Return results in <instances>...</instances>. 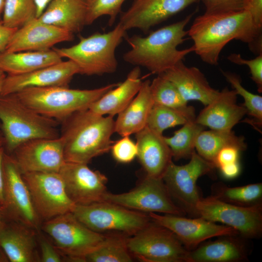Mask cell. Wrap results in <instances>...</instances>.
I'll use <instances>...</instances> for the list:
<instances>
[{
	"instance_id": "b9f144b4",
	"label": "cell",
	"mask_w": 262,
	"mask_h": 262,
	"mask_svg": "<svg viewBox=\"0 0 262 262\" xmlns=\"http://www.w3.org/2000/svg\"><path fill=\"white\" fill-rule=\"evenodd\" d=\"M37 242L40 248V262H64L63 256L55 247L40 233L37 232Z\"/></svg>"
},
{
	"instance_id": "7bdbcfd3",
	"label": "cell",
	"mask_w": 262,
	"mask_h": 262,
	"mask_svg": "<svg viewBox=\"0 0 262 262\" xmlns=\"http://www.w3.org/2000/svg\"><path fill=\"white\" fill-rule=\"evenodd\" d=\"M239 149L233 147H227L222 148L217 154L213 162L215 167L238 162Z\"/></svg>"
},
{
	"instance_id": "30bf717a",
	"label": "cell",
	"mask_w": 262,
	"mask_h": 262,
	"mask_svg": "<svg viewBox=\"0 0 262 262\" xmlns=\"http://www.w3.org/2000/svg\"><path fill=\"white\" fill-rule=\"evenodd\" d=\"M103 201L147 213H159L183 216L186 213L175 203L162 178L147 175L130 191L121 194L107 192Z\"/></svg>"
},
{
	"instance_id": "11a10c76",
	"label": "cell",
	"mask_w": 262,
	"mask_h": 262,
	"mask_svg": "<svg viewBox=\"0 0 262 262\" xmlns=\"http://www.w3.org/2000/svg\"><path fill=\"white\" fill-rule=\"evenodd\" d=\"M2 221H0V226H1V223H2ZM0 251H2V250L1 249V248H0Z\"/></svg>"
},
{
	"instance_id": "681fc988",
	"label": "cell",
	"mask_w": 262,
	"mask_h": 262,
	"mask_svg": "<svg viewBox=\"0 0 262 262\" xmlns=\"http://www.w3.org/2000/svg\"><path fill=\"white\" fill-rule=\"evenodd\" d=\"M6 76L5 73L0 69V93L1 91Z\"/></svg>"
},
{
	"instance_id": "7c38bea8",
	"label": "cell",
	"mask_w": 262,
	"mask_h": 262,
	"mask_svg": "<svg viewBox=\"0 0 262 262\" xmlns=\"http://www.w3.org/2000/svg\"><path fill=\"white\" fill-rule=\"evenodd\" d=\"M22 175L41 221L72 212L76 204L68 196L59 172H33Z\"/></svg>"
},
{
	"instance_id": "d6a6232c",
	"label": "cell",
	"mask_w": 262,
	"mask_h": 262,
	"mask_svg": "<svg viewBox=\"0 0 262 262\" xmlns=\"http://www.w3.org/2000/svg\"><path fill=\"white\" fill-rule=\"evenodd\" d=\"M127 237L119 234H106L102 243L85 257V262H132L133 258L127 246Z\"/></svg>"
},
{
	"instance_id": "7dc6e473",
	"label": "cell",
	"mask_w": 262,
	"mask_h": 262,
	"mask_svg": "<svg viewBox=\"0 0 262 262\" xmlns=\"http://www.w3.org/2000/svg\"><path fill=\"white\" fill-rule=\"evenodd\" d=\"M4 147L0 148V204L2 205L3 204V175L2 169V161L4 153Z\"/></svg>"
},
{
	"instance_id": "ac0fdd59",
	"label": "cell",
	"mask_w": 262,
	"mask_h": 262,
	"mask_svg": "<svg viewBox=\"0 0 262 262\" xmlns=\"http://www.w3.org/2000/svg\"><path fill=\"white\" fill-rule=\"evenodd\" d=\"M200 0H133L121 15L119 23L127 31L144 33Z\"/></svg>"
},
{
	"instance_id": "c3c4849f",
	"label": "cell",
	"mask_w": 262,
	"mask_h": 262,
	"mask_svg": "<svg viewBox=\"0 0 262 262\" xmlns=\"http://www.w3.org/2000/svg\"><path fill=\"white\" fill-rule=\"evenodd\" d=\"M52 0H34L36 7V18L43 12L48 4Z\"/></svg>"
},
{
	"instance_id": "52a82bcc",
	"label": "cell",
	"mask_w": 262,
	"mask_h": 262,
	"mask_svg": "<svg viewBox=\"0 0 262 262\" xmlns=\"http://www.w3.org/2000/svg\"><path fill=\"white\" fill-rule=\"evenodd\" d=\"M72 213L81 222L94 231L126 237L136 234L152 221L148 213L107 201L86 205H76Z\"/></svg>"
},
{
	"instance_id": "ab89813d",
	"label": "cell",
	"mask_w": 262,
	"mask_h": 262,
	"mask_svg": "<svg viewBox=\"0 0 262 262\" xmlns=\"http://www.w3.org/2000/svg\"><path fill=\"white\" fill-rule=\"evenodd\" d=\"M230 62L236 65H246L249 68L252 80L256 84L259 93L262 92V53L255 58L246 60L243 58L240 54L232 53L228 56Z\"/></svg>"
},
{
	"instance_id": "f1b7e54d",
	"label": "cell",
	"mask_w": 262,
	"mask_h": 262,
	"mask_svg": "<svg viewBox=\"0 0 262 262\" xmlns=\"http://www.w3.org/2000/svg\"><path fill=\"white\" fill-rule=\"evenodd\" d=\"M209 242L189 251L188 262H236L245 260L244 247L233 236Z\"/></svg>"
},
{
	"instance_id": "f5cc1de1",
	"label": "cell",
	"mask_w": 262,
	"mask_h": 262,
	"mask_svg": "<svg viewBox=\"0 0 262 262\" xmlns=\"http://www.w3.org/2000/svg\"><path fill=\"white\" fill-rule=\"evenodd\" d=\"M5 220V217L3 207L0 204V221Z\"/></svg>"
},
{
	"instance_id": "44dd1931",
	"label": "cell",
	"mask_w": 262,
	"mask_h": 262,
	"mask_svg": "<svg viewBox=\"0 0 262 262\" xmlns=\"http://www.w3.org/2000/svg\"><path fill=\"white\" fill-rule=\"evenodd\" d=\"M37 232L25 225L13 220L2 222L0 247L11 262H39Z\"/></svg>"
},
{
	"instance_id": "5bb4252c",
	"label": "cell",
	"mask_w": 262,
	"mask_h": 262,
	"mask_svg": "<svg viewBox=\"0 0 262 262\" xmlns=\"http://www.w3.org/2000/svg\"><path fill=\"white\" fill-rule=\"evenodd\" d=\"M188 163L179 165L172 161L169 164L162 179L172 198L186 213L195 215V207L200 199L196 182L198 178L208 174L214 165L194 151Z\"/></svg>"
},
{
	"instance_id": "ee69618b",
	"label": "cell",
	"mask_w": 262,
	"mask_h": 262,
	"mask_svg": "<svg viewBox=\"0 0 262 262\" xmlns=\"http://www.w3.org/2000/svg\"><path fill=\"white\" fill-rule=\"evenodd\" d=\"M244 10L250 14L254 24L262 29V0H245Z\"/></svg>"
},
{
	"instance_id": "60d3db41",
	"label": "cell",
	"mask_w": 262,
	"mask_h": 262,
	"mask_svg": "<svg viewBox=\"0 0 262 262\" xmlns=\"http://www.w3.org/2000/svg\"><path fill=\"white\" fill-rule=\"evenodd\" d=\"M205 14H218L244 10L245 0H201Z\"/></svg>"
},
{
	"instance_id": "d590c367",
	"label": "cell",
	"mask_w": 262,
	"mask_h": 262,
	"mask_svg": "<svg viewBox=\"0 0 262 262\" xmlns=\"http://www.w3.org/2000/svg\"><path fill=\"white\" fill-rule=\"evenodd\" d=\"M150 89L154 103L178 110L188 107L176 87L161 75L150 82Z\"/></svg>"
},
{
	"instance_id": "ba28073f",
	"label": "cell",
	"mask_w": 262,
	"mask_h": 262,
	"mask_svg": "<svg viewBox=\"0 0 262 262\" xmlns=\"http://www.w3.org/2000/svg\"><path fill=\"white\" fill-rule=\"evenodd\" d=\"M40 229L50 237L64 261L67 262H85V257L106 236L89 229L72 212L43 221Z\"/></svg>"
},
{
	"instance_id": "8fae6325",
	"label": "cell",
	"mask_w": 262,
	"mask_h": 262,
	"mask_svg": "<svg viewBox=\"0 0 262 262\" xmlns=\"http://www.w3.org/2000/svg\"><path fill=\"white\" fill-rule=\"evenodd\" d=\"M2 169L3 175V208L5 220L21 223L41 231V220L33 207L28 187L12 154L4 151Z\"/></svg>"
},
{
	"instance_id": "603a6c76",
	"label": "cell",
	"mask_w": 262,
	"mask_h": 262,
	"mask_svg": "<svg viewBox=\"0 0 262 262\" xmlns=\"http://www.w3.org/2000/svg\"><path fill=\"white\" fill-rule=\"evenodd\" d=\"M135 134L137 157L146 175L162 179L173 158L164 136L147 126Z\"/></svg>"
},
{
	"instance_id": "f546056e",
	"label": "cell",
	"mask_w": 262,
	"mask_h": 262,
	"mask_svg": "<svg viewBox=\"0 0 262 262\" xmlns=\"http://www.w3.org/2000/svg\"><path fill=\"white\" fill-rule=\"evenodd\" d=\"M227 147L241 151L246 149L247 145L243 136H237L232 130H204L196 138L195 149L201 157L213 164L218 152Z\"/></svg>"
},
{
	"instance_id": "d6986e66",
	"label": "cell",
	"mask_w": 262,
	"mask_h": 262,
	"mask_svg": "<svg viewBox=\"0 0 262 262\" xmlns=\"http://www.w3.org/2000/svg\"><path fill=\"white\" fill-rule=\"evenodd\" d=\"M74 39L73 33L35 18L16 31L4 51H45L58 43Z\"/></svg>"
},
{
	"instance_id": "74e56055",
	"label": "cell",
	"mask_w": 262,
	"mask_h": 262,
	"mask_svg": "<svg viewBox=\"0 0 262 262\" xmlns=\"http://www.w3.org/2000/svg\"><path fill=\"white\" fill-rule=\"evenodd\" d=\"M126 0H85L86 16L85 24L90 25L102 16L109 17L108 25L115 23Z\"/></svg>"
},
{
	"instance_id": "bcb514c9",
	"label": "cell",
	"mask_w": 262,
	"mask_h": 262,
	"mask_svg": "<svg viewBox=\"0 0 262 262\" xmlns=\"http://www.w3.org/2000/svg\"><path fill=\"white\" fill-rule=\"evenodd\" d=\"M17 29H12L4 26L0 21V52L3 51L11 37Z\"/></svg>"
},
{
	"instance_id": "7a4b0ae2",
	"label": "cell",
	"mask_w": 262,
	"mask_h": 262,
	"mask_svg": "<svg viewBox=\"0 0 262 262\" xmlns=\"http://www.w3.org/2000/svg\"><path fill=\"white\" fill-rule=\"evenodd\" d=\"M195 13L153 31L147 36L134 35L126 37L131 49L124 54V60L135 66H143L158 75L183 61L185 56L194 52V48L192 46L179 50L178 47L184 41L187 34L185 27Z\"/></svg>"
},
{
	"instance_id": "d4e9b609",
	"label": "cell",
	"mask_w": 262,
	"mask_h": 262,
	"mask_svg": "<svg viewBox=\"0 0 262 262\" xmlns=\"http://www.w3.org/2000/svg\"><path fill=\"white\" fill-rule=\"evenodd\" d=\"M86 16L85 0H52L37 18L74 34L86 26Z\"/></svg>"
},
{
	"instance_id": "816d5d0a",
	"label": "cell",
	"mask_w": 262,
	"mask_h": 262,
	"mask_svg": "<svg viewBox=\"0 0 262 262\" xmlns=\"http://www.w3.org/2000/svg\"><path fill=\"white\" fill-rule=\"evenodd\" d=\"M9 262L7 257L3 251H0V262Z\"/></svg>"
},
{
	"instance_id": "ffe728a7",
	"label": "cell",
	"mask_w": 262,
	"mask_h": 262,
	"mask_svg": "<svg viewBox=\"0 0 262 262\" xmlns=\"http://www.w3.org/2000/svg\"><path fill=\"white\" fill-rule=\"evenodd\" d=\"M77 74H79L77 66L68 60L24 74L7 75L0 94H16L31 87H68Z\"/></svg>"
},
{
	"instance_id": "f35d334b",
	"label": "cell",
	"mask_w": 262,
	"mask_h": 262,
	"mask_svg": "<svg viewBox=\"0 0 262 262\" xmlns=\"http://www.w3.org/2000/svg\"><path fill=\"white\" fill-rule=\"evenodd\" d=\"M112 155L118 163L128 164L131 162L137 155L136 143L129 136H124L114 143L111 147Z\"/></svg>"
},
{
	"instance_id": "3957f363",
	"label": "cell",
	"mask_w": 262,
	"mask_h": 262,
	"mask_svg": "<svg viewBox=\"0 0 262 262\" xmlns=\"http://www.w3.org/2000/svg\"><path fill=\"white\" fill-rule=\"evenodd\" d=\"M113 117L87 109L75 113L62 122L60 137L65 162L88 164L95 157L109 152L115 132Z\"/></svg>"
},
{
	"instance_id": "5b68a950",
	"label": "cell",
	"mask_w": 262,
	"mask_h": 262,
	"mask_svg": "<svg viewBox=\"0 0 262 262\" xmlns=\"http://www.w3.org/2000/svg\"><path fill=\"white\" fill-rule=\"evenodd\" d=\"M119 83L93 89H70L64 86L31 87L16 94L37 113L61 123L75 113L89 109L94 102Z\"/></svg>"
},
{
	"instance_id": "e575fe53",
	"label": "cell",
	"mask_w": 262,
	"mask_h": 262,
	"mask_svg": "<svg viewBox=\"0 0 262 262\" xmlns=\"http://www.w3.org/2000/svg\"><path fill=\"white\" fill-rule=\"evenodd\" d=\"M2 14L4 26L18 29L36 18L34 0H5Z\"/></svg>"
},
{
	"instance_id": "f6af8a7d",
	"label": "cell",
	"mask_w": 262,
	"mask_h": 262,
	"mask_svg": "<svg viewBox=\"0 0 262 262\" xmlns=\"http://www.w3.org/2000/svg\"><path fill=\"white\" fill-rule=\"evenodd\" d=\"M218 168L223 176L228 179H232L237 177L241 171L239 162L225 164Z\"/></svg>"
},
{
	"instance_id": "4fadbf2b",
	"label": "cell",
	"mask_w": 262,
	"mask_h": 262,
	"mask_svg": "<svg viewBox=\"0 0 262 262\" xmlns=\"http://www.w3.org/2000/svg\"><path fill=\"white\" fill-rule=\"evenodd\" d=\"M195 215L230 227L245 238H257L262 233V204L241 207L211 196L200 198L196 206Z\"/></svg>"
},
{
	"instance_id": "277c9868",
	"label": "cell",
	"mask_w": 262,
	"mask_h": 262,
	"mask_svg": "<svg viewBox=\"0 0 262 262\" xmlns=\"http://www.w3.org/2000/svg\"><path fill=\"white\" fill-rule=\"evenodd\" d=\"M0 122L5 140L4 151L10 154L28 140L60 136V122L37 113L16 94H0Z\"/></svg>"
},
{
	"instance_id": "db71d44e",
	"label": "cell",
	"mask_w": 262,
	"mask_h": 262,
	"mask_svg": "<svg viewBox=\"0 0 262 262\" xmlns=\"http://www.w3.org/2000/svg\"><path fill=\"white\" fill-rule=\"evenodd\" d=\"M4 3H5V0H0V21H1V16L2 13H3Z\"/></svg>"
},
{
	"instance_id": "83f0119b",
	"label": "cell",
	"mask_w": 262,
	"mask_h": 262,
	"mask_svg": "<svg viewBox=\"0 0 262 262\" xmlns=\"http://www.w3.org/2000/svg\"><path fill=\"white\" fill-rule=\"evenodd\" d=\"M62 58L53 49L0 52V69L9 75L26 74L61 62Z\"/></svg>"
},
{
	"instance_id": "8992f818",
	"label": "cell",
	"mask_w": 262,
	"mask_h": 262,
	"mask_svg": "<svg viewBox=\"0 0 262 262\" xmlns=\"http://www.w3.org/2000/svg\"><path fill=\"white\" fill-rule=\"evenodd\" d=\"M127 31L119 22L112 31L80 36L79 42L68 48L53 49L62 58L73 62L79 74L102 75L114 73L117 67L115 52L126 37Z\"/></svg>"
},
{
	"instance_id": "9a60e30c",
	"label": "cell",
	"mask_w": 262,
	"mask_h": 262,
	"mask_svg": "<svg viewBox=\"0 0 262 262\" xmlns=\"http://www.w3.org/2000/svg\"><path fill=\"white\" fill-rule=\"evenodd\" d=\"M148 214L153 221L171 231L188 251L213 237L239 234L230 227L217 224L201 217L187 218L173 214Z\"/></svg>"
},
{
	"instance_id": "8d00e7d4",
	"label": "cell",
	"mask_w": 262,
	"mask_h": 262,
	"mask_svg": "<svg viewBox=\"0 0 262 262\" xmlns=\"http://www.w3.org/2000/svg\"><path fill=\"white\" fill-rule=\"evenodd\" d=\"M224 76L231 84L237 95L241 96L244 103L242 106L247 110V114L253 117L255 124H262V97L252 93L244 87L241 77L235 73L221 70Z\"/></svg>"
},
{
	"instance_id": "4316f807",
	"label": "cell",
	"mask_w": 262,
	"mask_h": 262,
	"mask_svg": "<svg viewBox=\"0 0 262 262\" xmlns=\"http://www.w3.org/2000/svg\"><path fill=\"white\" fill-rule=\"evenodd\" d=\"M141 69L135 66L124 81L112 89L94 102L89 110L98 114L114 116L120 113L139 92L142 81Z\"/></svg>"
},
{
	"instance_id": "9c48e42d",
	"label": "cell",
	"mask_w": 262,
	"mask_h": 262,
	"mask_svg": "<svg viewBox=\"0 0 262 262\" xmlns=\"http://www.w3.org/2000/svg\"><path fill=\"white\" fill-rule=\"evenodd\" d=\"M128 250L144 262H188L187 250L170 230L153 220L143 229L127 237Z\"/></svg>"
},
{
	"instance_id": "7402d4cb",
	"label": "cell",
	"mask_w": 262,
	"mask_h": 262,
	"mask_svg": "<svg viewBox=\"0 0 262 262\" xmlns=\"http://www.w3.org/2000/svg\"><path fill=\"white\" fill-rule=\"evenodd\" d=\"M235 91L227 87L205 106L196 117V121L212 130L229 131L247 114V110L237 103Z\"/></svg>"
},
{
	"instance_id": "4dcf8cb0",
	"label": "cell",
	"mask_w": 262,
	"mask_h": 262,
	"mask_svg": "<svg viewBox=\"0 0 262 262\" xmlns=\"http://www.w3.org/2000/svg\"><path fill=\"white\" fill-rule=\"evenodd\" d=\"M212 196L222 201L241 207L262 204V183H255L234 187L222 182L212 186Z\"/></svg>"
},
{
	"instance_id": "1f68e13d",
	"label": "cell",
	"mask_w": 262,
	"mask_h": 262,
	"mask_svg": "<svg viewBox=\"0 0 262 262\" xmlns=\"http://www.w3.org/2000/svg\"><path fill=\"white\" fill-rule=\"evenodd\" d=\"M193 106L184 110H178L154 103L148 115L146 126L161 134L168 128L183 125L188 121L196 119Z\"/></svg>"
},
{
	"instance_id": "f907efd6",
	"label": "cell",
	"mask_w": 262,
	"mask_h": 262,
	"mask_svg": "<svg viewBox=\"0 0 262 262\" xmlns=\"http://www.w3.org/2000/svg\"><path fill=\"white\" fill-rule=\"evenodd\" d=\"M5 144V140L4 136L0 127V148L4 147Z\"/></svg>"
},
{
	"instance_id": "2e32d148",
	"label": "cell",
	"mask_w": 262,
	"mask_h": 262,
	"mask_svg": "<svg viewBox=\"0 0 262 262\" xmlns=\"http://www.w3.org/2000/svg\"><path fill=\"white\" fill-rule=\"evenodd\" d=\"M87 164L65 162L59 171L68 196L76 205L103 201L107 192V178Z\"/></svg>"
},
{
	"instance_id": "cb8c5ba5",
	"label": "cell",
	"mask_w": 262,
	"mask_h": 262,
	"mask_svg": "<svg viewBox=\"0 0 262 262\" xmlns=\"http://www.w3.org/2000/svg\"><path fill=\"white\" fill-rule=\"evenodd\" d=\"M160 75L170 81L187 102L189 100H197L206 106L219 92L211 86L204 74L198 68L187 66L183 61Z\"/></svg>"
},
{
	"instance_id": "e0dca14e",
	"label": "cell",
	"mask_w": 262,
	"mask_h": 262,
	"mask_svg": "<svg viewBox=\"0 0 262 262\" xmlns=\"http://www.w3.org/2000/svg\"><path fill=\"white\" fill-rule=\"evenodd\" d=\"M11 154L22 173L59 172L65 163L60 136L28 140L18 146Z\"/></svg>"
},
{
	"instance_id": "836d02e7",
	"label": "cell",
	"mask_w": 262,
	"mask_h": 262,
	"mask_svg": "<svg viewBox=\"0 0 262 262\" xmlns=\"http://www.w3.org/2000/svg\"><path fill=\"white\" fill-rule=\"evenodd\" d=\"M205 127L196 121V119L190 120L183 125L179 130L174 132L171 137H164L169 146L172 157L175 160L190 158L195 151L196 138Z\"/></svg>"
},
{
	"instance_id": "6da1fadb",
	"label": "cell",
	"mask_w": 262,
	"mask_h": 262,
	"mask_svg": "<svg viewBox=\"0 0 262 262\" xmlns=\"http://www.w3.org/2000/svg\"><path fill=\"white\" fill-rule=\"evenodd\" d=\"M187 34L194 42V51L210 65L218 64L221 51L233 39L247 44L258 55L262 53V29L254 24L250 14L244 10L204 13L194 19Z\"/></svg>"
},
{
	"instance_id": "484cf974",
	"label": "cell",
	"mask_w": 262,
	"mask_h": 262,
	"mask_svg": "<svg viewBox=\"0 0 262 262\" xmlns=\"http://www.w3.org/2000/svg\"><path fill=\"white\" fill-rule=\"evenodd\" d=\"M150 83L148 80L143 82L135 97L118 114L115 131L122 137L135 134L146 126L148 115L154 104Z\"/></svg>"
}]
</instances>
